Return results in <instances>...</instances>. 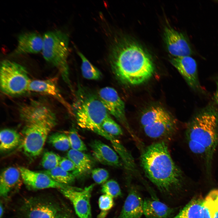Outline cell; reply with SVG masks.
Returning a JSON list of instances; mask_svg holds the SVG:
<instances>
[{"mask_svg": "<svg viewBox=\"0 0 218 218\" xmlns=\"http://www.w3.org/2000/svg\"><path fill=\"white\" fill-rule=\"evenodd\" d=\"M43 42V37L36 32L22 33L18 36L17 47L10 55L38 53L42 51Z\"/></svg>", "mask_w": 218, "mask_h": 218, "instance_id": "obj_15", "label": "cell"}, {"mask_svg": "<svg viewBox=\"0 0 218 218\" xmlns=\"http://www.w3.org/2000/svg\"><path fill=\"white\" fill-rule=\"evenodd\" d=\"M21 179L29 189L33 190L49 188L59 190L66 185L58 183L42 172H37L24 167H19Z\"/></svg>", "mask_w": 218, "mask_h": 218, "instance_id": "obj_12", "label": "cell"}, {"mask_svg": "<svg viewBox=\"0 0 218 218\" xmlns=\"http://www.w3.org/2000/svg\"><path fill=\"white\" fill-rule=\"evenodd\" d=\"M42 172L47 174L55 182L63 185H69L74 181L75 178L72 173L66 171L59 166Z\"/></svg>", "mask_w": 218, "mask_h": 218, "instance_id": "obj_24", "label": "cell"}, {"mask_svg": "<svg viewBox=\"0 0 218 218\" xmlns=\"http://www.w3.org/2000/svg\"><path fill=\"white\" fill-rule=\"evenodd\" d=\"M216 207L213 218H218V200L216 201Z\"/></svg>", "mask_w": 218, "mask_h": 218, "instance_id": "obj_37", "label": "cell"}, {"mask_svg": "<svg viewBox=\"0 0 218 218\" xmlns=\"http://www.w3.org/2000/svg\"><path fill=\"white\" fill-rule=\"evenodd\" d=\"M28 203L26 218H53L61 210L57 204L48 200H33Z\"/></svg>", "mask_w": 218, "mask_h": 218, "instance_id": "obj_16", "label": "cell"}, {"mask_svg": "<svg viewBox=\"0 0 218 218\" xmlns=\"http://www.w3.org/2000/svg\"><path fill=\"white\" fill-rule=\"evenodd\" d=\"M140 122L146 136L161 141L171 138L178 129L176 119L160 107H152L149 109L142 115Z\"/></svg>", "mask_w": 218, "mask_h": 218, "instance_id": "obj_7", "label": "cell"}, {"mask_svg": "<svg viewBox=\"0 0 218 218\" xmlns=\"http://www.w3.org/2000/svg\"><path fill=\"white\" fill-rule=\"evenodd\" d=\"M94 185L81 189L66 185L60 189L72 203L79 218H92L90 200Z\"/></svg>", "mask_w": 218, "mask_h": 218, "instance_id": "obj_10", "label": "cell"}, {"mask_svg": "<svg viewBox=\"0 0 218 218\" xmlns=\"http://www.w3.org/2000/svg\"><path fill=\"white\" fill-rule=\"evenodd\" d=\"M48 141L55 149L59 150L66 151L71 147L68 136L63 133L51 134L48 137Z\"/></svg>", "mask_w": 218, "mask_h": 218, "instance_id": "obj_26", "label": "cell"}, {"mask_svg": "<svg viewBox=\"0 0 218 218\" xmlns=\"http://www.w3.org/2000/svg\"><path fill=\"white\" fill-rule=\"evenodd\" d=\"M68 136L71 149L81 152L87 150L85 144L80 138L75 130H71Z\"/></svg>", "mask_w": 218, "mask_h": 218, "instance_id": "obj_30", "label": "cell"}, {"mask_svg": "<svg viewBox=\"0 0 218 218\" xmlns=\"http://www.w3.org/2000/svg\"><path fill=\"white\" fill-rule=\"evenodd\" d=\"M175 212L170 207L156 199L144 200L143 214L147 218H170Z\"/></svg>", "mask_w": 218, "mask_h": 218, "instance_id": "obj_19", "label": "cell"}, {"mask_svg": "<svg viewBox=\"0 0 218 218\" xmlns=\"http://www.w3.org/2000/svg\"><path fill=\"white\" fill-rule=\"evenodd\" d=\"M204 200L200 197L192 199L178 214L170 218H203Z\"/></svg>", "mask_w": 218, "mask_h": 218, "instance_id": "obj_22", "label": "cell"}, {"mask_svg": "<svg viewBox=\"0 0 218 218\" xmlns=\"http://www.w3.org/2000/svg\"><path fill=\"white\" fill-rule=\"evenodd\" d=\"M164 35L169 53L175 57L190 56L193 51L188 41L181 33L167 27Z\"/></svg>", "mask_w": 218, "mask_h": 218, "instance_id": "obj_13", "label": "cell"}, {"mask_svg": "<svg viewBox=\"0 0 218 218\" xmlns=\"http://www.w3.org/2000/svg\"><path fill=\"white\" fill-rule=\"evenodd\" d=\"M107 213V211H102L98 216L97 218H105Z\"/></svg>", "mask_w": 218, "mask_h": 218, "instance_id": "obj_38", "label": "cell"}, {"mask_svg": "<svg viewBox=\"0 0 218 218\" xmlns=\"http://www.w3.org/2000/svg\"><path fill=\"white\" fill-rule=\"evenodd\" d=\"M21 178L18 169L14 167H8L2 172L0 179V194L6 197L17 185Z\"/></svg>", "mask_w": 218, "mask_h": 218, "instance_id": "obj_21", "label": "cell"}, {"mask_svg": "<svg viewBox=\"0 0 218 218\" xmlns=\"http://www.w3.org/2000/svg\"><path fill=\"white\" fill-rule=\"evenodd\" d=\"M71 107L79 126L94 132L102 128L104 121L109 116L98 96L81 88Z\"/></svg>", "mask_w": 218, "mask_h": 218, "instance_id": "obj_5", "label": "cell"}, {"mask_svg": "<svg viewBox=\"0 0 218 218\" xmlns=\"http://www.w3.org/2000/svg\"><path fill=\"white\" fill-rule=\"evenodd\" d=\"M211 193L204 200L203 218H213L215 211L216 204Z\"/></svg>", "mask_w": 218, "mask_h": 218, "instance_id": "obj_31", "label": "cell"}, {"mask_svg": "<svg viewBox=\"0 0 218 218\" xmlns=\"http://www.w3.org/2000/svg\"><path fill=\"white\" fill-rule=\"evenodd\" d=\"M216 88L214 95V100L215 102L218 107V80L216 82Z\"/></svg>", "mask_w": 218, "mask_h": 218, "instance_id": "obj_36", "label": "cell"}, {"mask_svg": "<svg viewBox=\"0 0 218 218\" xmlns=\"http://www.w3.org/2000/svg\"><path fill=\"white\" fill-rule=\"evenodd\" d=\"M140 160L146 177L162 193H172L181 186L183 173L172 159L164 141L146 147L143 150Z\"/></svg>", "mask_w": 218, "mask_h": 218, "instance_id": "obj_2", "label": "cell"}, {"mask_svg": "<svg viewBox=\"0 0 218 218\" xmlns=\"http://www.w3.org/2000/svg\"><path fill=\"white\" fill-rule=\"evenodd\" d=\"M110 60L113 73L123 84H141L154 72L153 62L147 53L137 44L128 41H121L114 45Z\"/></svg>", "mask_w": 218, "mask_h": 218, "instance_id": "obj_3", "label": "cell"}, {"mask_svg": "<svg viewBox=\"0 0 218 218\" xmlns=\"http://www.w3.org/2000/svg\"><path fill=\"white\" fill-rule=\"evenodd\" d=\"M101 191L113 198L120 196L122 194L118 183L112 180L107 181L102 185Z\"/></svg>", "mask_w": 218, "mask_h": 218, "instance_id": "obj_29", "label": "cell"}, {"mask_svg": "<svg viewBox=\"0 0 218 218\" xmlns=\"http://www.w3.org/2000/svg\"><path fill=\"white\" fill-rule=\"evenodd\" d=\"M0 218H2L3 214L4 208L1 203L0 204Z\"/></svg>", "mask_w": 218, "mask_h": 218, "instance_id": "obj_39", "label": "cell"}, {"mask_svg": "<svg viewBox=\"0 0 218 218\" xmlns=\"http://www.w3.org/2000/svg\"><path fill=\"white\" fill-rule=\"evenodd\" d=\"M113 198L106 194H104L100 197L98 204L99 208L102 211H107L112 207L114 205Z\"/></svg>", "mask_w": 218, "mask_h": 218, "instance_id": "obj_33", "label": "cell"}, {"mask_svg": "<svg viewBox=\"0 0 218 218\" xmlns=\"http://www.w3.org/2000/svg\"><path fill=\"white\" fill-rule=\"evenodd\" d=\"M20 134L15 130L5 128L0 133V150L2 152L7 151L17 147L21 143Z\"/></svg>", "mask_w": 218, "mask_h": 218, "instance_id": "obj_23", "label": "cell"}, {"mask_svg": "<svg viewBox=\"0 0 218 218\" xmlns=\"http://www.w3.org/2000/svg\"><path fill=\"white\" fill-rule=\"evenodd\" d=\"M43 38L42 51L44 58L57 68L63 80L72 90L67 62L69 44L68 35L62 31L56 30L46 32Z\"/></svg>", "mask_w": 218, "mask_h": 218, "instance_id": "obj_6", "label": "cell"}, {"mask_svg": "<svg viewBox=\"0 0 218 218\" xmlns=\"http://www.w3.org/2000/svg\"><path fill=\"white\" fill-rule=\"evenodd\" d=\"M59 166L66 171L74 172L76 170V167L73 162L69 158H61Z\"/></svg>", "mask_w": 218, "mask_h": 218, "instance_id": "obj_34", "label": "cell"}, {"mask_svg": "<svg viewBox=\"0 0 218 218\" xmlns=\"http://www.w3.org/2000/svg\"><path fill=\"white\" fill-rule=\"evenodd\" d=\"M67 156L75 166L76 170L72 173L75 177L85 176L91 172L93 162L88 155L82 152L71 149L68 151Z\"/></svg>", "mask_w": 218, "mask_h": 218, "instance_id": "obj_20", "label": "cell"}, {"mask_svg": "<svg viewBox=\"0 0 218 218\" xmlns=\"http://www.w3.org/2000/svg\"><path fill=\"white\" fill-rule=\"evenodd\" d=\"M93 179L96 183L100 184L106 181L109 177V173L106 170L102 168H96L91 171Z\"/></svg>", "mask_w": 218, "mask_h": 218, "instance_id": "obj_32", "label": "cell"}, {"mask_svg": "<svg viewBox=\"0 0 218 218\" xmlns=\"http://www.w3.org/2000/svg\"><path fill=\"white\" fill-rule=\"evenodd\" d=\"M24 122L21 148L27 156L34 158L42 152L49 133L56 124V117L52 110Z\"/></svg>", "mask_w": 218, "mask_h": 218, "instance_id": "obj_4", "label": "cell"}, {"mask_svg": "<svg viewBox=\"0 0 218 218\" xmlns=\"http://www.w3.org/2000/svg\"><path fill=\"white\" fill-rule=\"evenodd\" d=\"M172 63L193 90L203 92L198 78L195 60L190 56L175 57Z\"/></svg>", "mask_w": 218, "mask_h": 218, "instance_id": "obj_11", "label": "cell"}, {"mask_svg": "<svg viewBox=\"0 0 218 218\" xmlns=\"http://www.w3.org/2000/svg\"><path fill=\"white\" fill-rule=\"evenodd\" d=\"M28 91L42 93L53 97L62 104L71 115H73L72 107L61 94L56 78L31 80Z\"/></svg>", "mask_w": 218, "mask_h": 218, "instance_id": "obj_14", "label": "cell"}, {"mask_svg": "<svg viewBox=\"0 0 218 218\" xmlns=\"http://www.w3.org/2000/svg\"><path fill=\"white\" fill-rule=\"evenodd\" d=\"M185 137L190 150L201 159L210 175L218 146L217 107L211 104L197 112L187 124Z\"/></svg>", "mask_w": 218, "mask_h": 218, "instance_id": "obj_1", "label": "cell"}, {"mask_svg": "<svg viewBox=\"0 0 218 218\" xmlns=\"http://www.w3.org/2000/svg\"><path fill=\"white\" fill-rule=\"evenodd\" d=\"M78 53L81 60V71L83 76L90 80H97L102 77V73L96 67L92 64L81 52Z\"/></svg>", "mask_w": 218, "mask_h": 218, "instance_id": "obj_25", "label": "cell"}, {"mask_svg": "<svg viewBox=\"0 0 218 218\" xmlns=\"http://www.w3.org/2000/svg\"><path fill=\"white\" fill-rule=\"evenodd\" d=\"M98 96L108 113L114 116L136 140L139 141L128 123L125 112V104L117 91L113 88L106 87L101 89Z\"/></svg>", "mask_w": 218, "mask_h": 218, "instance_id": "obj_9", "label": "cell"}, {"mask_svg": "<svg viewBox=\"0 0 218 218\" xmlns=\"http://www.w3.org/2000/svg\"><path fill=\"white\" fill-rule=\"evenodd\" d=\"M53 218H71L69 214L61 210L56 214Z\"/></svg>", "mask_w": 218, "mask_h": 218, "instance_id": "obj_35", "label": "cell"}, {"mask_svg": "<svg viewBox=\"0 0 218 218\" xmlns=\"http://www.w3.org/2000/svg\"><path fill=\"white\" fill-rule=\"evenodd\" d=\"M31 81L27 70L22 65L8 60L1 62L0 85L4 94L11 96L23 94L28 91Z\"/></svg>", "mask_w": 218, "mask_h": 218, "instance_id": "obj_8", "label": "cell"}, {"mask_svg": "<svg viewBox=\"0 0 218 218\" xmlns=\"http://www.w3.org/2000/svg\"><path fill=\"white\" fill-rule=\"evenodd\" d=\"M102 127L106 132L114 136H120L123 134L120 126L110 116L104 121Z\"/></svg>", "mask_w": 218, "mask_h": 218, "instance_id": "obj_28", "label": "cell"}, {"mask_svg": "<svg viewBox=\"0 0 218 218\" xmlns=\"http://www.w3.org/2000/svg\"><path fill=\"white\" fill-rule=\"evenodd\" d=\"M61 157L52 152H45L42 157L41 164L46 170H49L59 166Z\"/></svg>", "mask_w": 218, "mask_h": 218, "instance_id": "obj_27", "label": "cell"}, {"mask_svg": "<svg viewBox=\"0 0 218 218\" xmlns=\"http://www.w3.org/2000/svg\"><path fill=\"white\" fill-rule=\"evenodd\" d=\"M143 202L137 190L131 188L118 218H141L143 214Z\"/></svg>", "mask_w": 218, "mask_h": 218, "instance_id": "obj_18", "label": "cell"}, {"mask_svg": "<svg viewBox=\"0 0 218 218\" xmlns=\"http://www.w3.org/2000/svg\"><path fill=\"white\" fill-rule=\"evenodd\" d=\"M90 146L94 157L100 163L114 167L120 165L117 154L107 144L100 140H95L91 142Z\"/></svg>", "mask_w": 218, "mask_h": 218, "instance_id": "obj_17", "label": "cell"}]
</instances>
